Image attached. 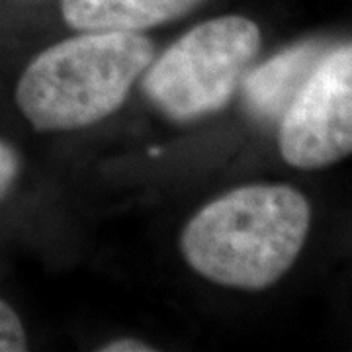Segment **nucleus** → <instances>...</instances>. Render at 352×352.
Wrapping results in <instances>:
<instances>
[{
	"label": "nucleus",
	"mask_w": 352,
	"mask_h": 352,
	"mask_svg": "<svg viewBox=\"0 0 352 352\" xmlns=\"http://www.w3.org/2000/svg\"><path fill=\"white\" fill-rule=\"evenodd\" d=\"M153 55L151 41L135 32H87L39 53L18 82L16 102L39 131L92 126L124 104Z\"/></svg>",
	"instance_id": "nucleus-2"
},
{
	"label": "nucleus",
	"mask_w": 352,
	"mask_h": 352,
	"mask_svg": "<svg viewBox=\"0 0 352 352\" xmlns=\"http://www.w3.org/2000/svg\"><path fill=\"white\" fill-rule=\"evenodd\" d=\"M25 349L28 339L20 317L8 303L0 300V352H20Z\"/></svg>",
	"instance_id": "nucleus-7"
},
{
	"label": "nucleus",
	"mask_w": 352,
	"mask_h": 352,
	"mask_svg": "<svg viewBox=\"0 0 352 352\" xmlns=\"http://www.w3.org/2000/svg\"><path fill=\"white\" fill-rule=\"evenodd\" d=\"M309 219V204L292 186H243L190 219L180 251L198 274L215 284L263 289L278 282L298 258Z\"/></svg>",
	"instance_id": "nucleus-1"
},
{
	"label": "nucleus",
	"mask_w": 352,
	"mask_h": 352,
	"mask_svg": "<svg viewBox=\"0 0 352 352\" xmlns=\"http://www.w3.org/2000/svg\"><path fill=\"white\" fill-rule=\"evenodd\" d=\"M327 51L329 47L321 41H307L280 51L256 67L243 78V94L249 110L261 120L282 118Z\"/></svg>",
	"instance_id": "nucleus-5"
},
{
	"label": "nucleus",
	"mask_w": 352,
	"mask_h": 352,
	"mask_svg": "<svg viewBox=\"0 0 352 352\" xmlns=\"http://www.w3.org/2000/svg\"><path fill=\"white\" fill-rule=\"evenodd\" d=\"M151 346H147L145 342L133 339H120L108 342L106 346H102V352H149Z\"/></svg>",
	"instance_id": "nucleus-9"
},
{
	"label": "nucleus",
	"mask_w": 352,
	"mask_h": 352,
	"mask_svg": "<svg viewBox=\"0 0 352 352\" xmlns=\"http://www.w3.org/2000/svg\"><path fill=\"white\" fill-rule=\"evenodd\" d=\"M292 166L321 168L352 153V43L329 50L280 124Z\"/></svg>",
	"instance_id": "nucleus-4"
},
{
	"label": "nucleus",
	"mask_w": 352,
	"mask_h": 352,
	"mask_svg": "<svg viewBox=\"0 0 352 352\" xmlns=\"http://www.w3.org/2000/svg\"><path fill=\"white\" fill-rule=\"evenodd\" d=\"M18 170H20L18 155L14 153L12 147H8L4 141H0V200L8 194V190L12 188Z\"/></svg>",
	"instance_id": "nucleus-8"
},
{
	"label": "nucleus",
	"mask_w": 352,
	"mask_h": 352,
	"mask_svg": "<svg viewBox=\"0 0 352 352\" xmlns=\"http://www.w3.org/2000/svg\"><path fill=\"white\" fill-rule=\"evenodd\" d=\"M200 0H63V18L80 32H141L170 22Z\"/></svg>",
	"instance_id": "nucleus-6"
},
{
	"label": "nucleus",
	"mask_w": 352,
	"mask_h": 352,
	"mask_svg": "<svg viewBox=\"0 0 352 352\" xmlns=\"http://www.w3.org/2000/svg\"><path fill=\"white\" fill-rule=\"evenodd\" d=\"M261 47V32L243 16L196 25L147 67L143 90L175 122H194L231 100Z\"/></svg>",
	"instance_id": "nucleus-3"
}]
</instances>
